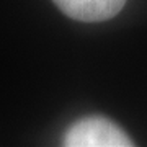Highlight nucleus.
<instances>
[{"label":"nucleus","mask_w":147,"mask_h":147,"mask_svg":"<svg viewBox=\"0 0 147 147\" xmlns=\"http://www.w3.org/2000/svg\"><path fill=\"white\" fill-rule=\"evenodd\" d=\"M67 147H131L134 142L113 121L101 116H87L67 129L64 134Z\"/></svg>","instance_id":"f257e3e1"},{"label":"nucleus","mask_w":147,"mask_h":147,"mask_svg":"<svg viewBox=\"0 0 147 147\" xmlns=\"http://www.w3.org/2000/svg\"><path fill=\"white\" fill-rule=\"evenodd\" d=\"M69 18L84 23H96L116 16L126 0H53Z\"/></svg>","instance_id":"f03ea898"}]
</instances>
